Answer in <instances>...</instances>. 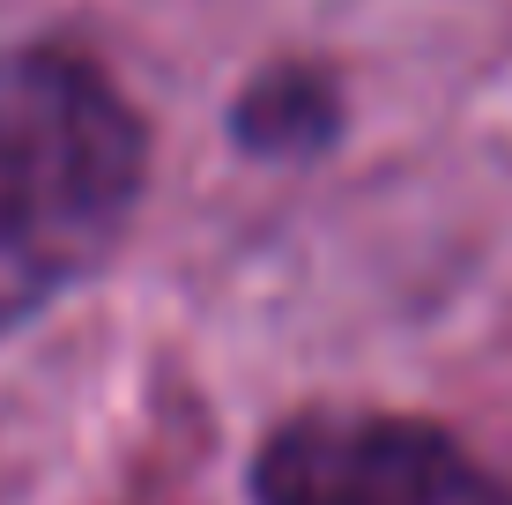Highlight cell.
I'll return each mask as SVG.
<instances>
[{
  "mask_svg": "<svg viewBox=\"0 0 512 505\" xmlns=\"http://www.w3.org/2000/svg\"><path fill=\"white\" fill-rule=\"evenodd\" d=\"M149 134L90 60L0 52V335L112 260L141 201Z\"/></svg>",
  "mask_w": 512,
  "mask_h": 505,
  "instance_id": "6da1fadb",
  "label": "cell"
},
{
  "mask_svg": "<svg viewBox=\"0 0 512 505\" xmlns=\"http://www.w3.org/2000/svg\"><path fill=\"white\" fill-rule=\"evenodd\" d=\"M253 505H512V491L438 424L312 409L260 446Z\"/></svg>",
  "mask_w": 512,
  "mask_h": 505,
  "instance_id": "7a4b0ae2",
  "label": "cell"
},
{
  "mask_svg": "<svg viewBox=\"0 0 512 505\" xmlns=\"http://www.w3.org/2000/svg\"><path fill=\"white\" fill-rule=\"evenodd\" d=\"M342 127V97L320 67L282 60L268 75H253L231 104V134L253 156H320Z\"/></svg>",
  "mask_w": 512,
  "mask_h": 505,
  "instance_id": "3957f363",
  "label": "cell"
}]
</instances>
